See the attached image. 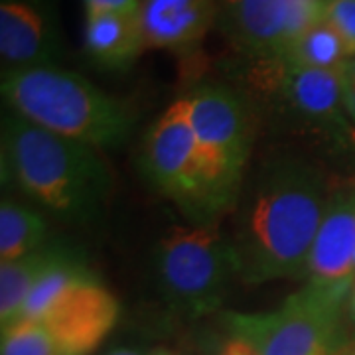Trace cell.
I'll return each mask as SVG.
<instances>
[{"mask_svg": "<svg viewBox=\"0 0 355 355\" xmlns=\"http://www.w3.org/2000/svg\"><path fill=\"white\" fill-rule=\"evenodd\" d=\"M231 247L245 284L306 279L330 190L316 166L296 156L268 160L241 190Z\"/></svg>", "mask_w": 355, "mask_h": 355, "instance_id": "cell-1", "label": "cell"}, {"mask_svg": "<svg viewBox=\"0 0 355 355\" xmlns=\"http://www.w3.org/2000/svg\"><path fill=\"white\" fill-rule=\"evenodd\" d=\"M2 182L67 223L99 219L111 196V172L99 150L64 139L20 114L2 116Z\"/></svg>", "mask_w": 355, "mask_h": 355, "instance_id": "cell-2", "label": "cell"}, {"mask_svg": "<svg viewBox=\"0 0 355 355\" xmlns=\"http://www.w3.org/2000/svg\"><path fill=\"white\" fill-rule=\"evenodd\" d=\"M2 97L26 121L95 150L123 146L137 121L127 103L60 65L4 71Z\"/></svg>", "mask_w": 355, "mask_h": 355, "instance_id": "cell-3", "label": "cell"}, {"mask_svg": "<svg viewBox=\"0 0 355 355\" xmlns=\"http://www.w3.org/2000/svg\"><path fill=\"white\" fill-rule=\"evenodd\" d=\"M154 261L168 302L188 316L216 312L237 279L231 239L219 221L170 227L158 241Z\"/></svg>", "mask_w": 355, "mask_h": 355, "instance_id": "cell-4", "label": "cell"}, {"mask_svg": "<svg viewBox=\"0 0 355 355\" xmlns=\"http://www.w3.org/2000/svg\"><path fill=\"white\" fill-rule=\"evenodd\" d=\"M186 101L207 182L223 216L241 196L245 166L253 150V113L227 85H200L186 95Z\"/></svg>", "mask_w": 355, "mask_h": 355, "instance_id": "cell-5", "label": "cell"}, {"mask_svg": "<svg viewBox=\"0 0 355 355\" xmlns=\"http://www.w3.org/2000/svg\"><path fill=\"white\" fill-rule=\"evenodd\" d=\"M343 296L306 282L270 312H225L229 334L249 342L261 355H331L340 345Z\"/></svg>", "mask_w": 355, "mask_h": 355, "instance_id": "cell-6", "label": "cell"}, {"mask_svg": "<svg viewBox=\"0 0 355 355\" xmlns=\"http://www.w3.org/2000/svg\"><path fill=\"white\" fill-rule=\"evenodd\" d=\"M142 170L156 190L176 203L191 223L219 221L188 101L180 97L156 119L142 142Z\"/></svg>", "mask_w": 355, "mask_h": 355, "instance_id": "cell-7", "label": "cell"}, {"mask_svg": "<svg viewBox=\"0 0 355 355\" xmlns=\"http://www.w3.org/2000/svg\"><path fill=\"white\" fill-rule=\"evenodd\" d=\"M119 314L116 296L85 268L34 322L48 330L60 355H91L114 330Z\"/></svg>", "mask_w": 355, "mask_h": 355, "instance_id": "cell-8", "label": "cell"}, {"mask_svg": "<svg viewBox=\"0 0 355 355\" xmlns=\"http://www.w3.org/2000/svg\"><path fill=\"white\" fill-rule=\"evenodd\" d=\"M347 67V65H345ZM343 69L300 67L286 58H259L251 69V83L300 119L318 125H343Z\"/></svg>", "mask_w": 355, "mask_h": 355, "instance_id": "cell-9", "label": "cell"}, {"mask_svg": "<svg viewBox=\"0 0 355 355\" xmlns=\"http://www.w3.org/2000/svg\"><path fill=\"white\" fill-rule=\"evenodd\" d=\"M355 180L331 188L312 245L306 280L347 298L355 282Z\"/></svg>", "mask_w": 355, "mask_h": 355, "instance_id": "cell-10", "label": "cell"}, {"mask_svg": "<svg viewBox=\"0 0 355 355\" xmlns=\"http://www.w3.org/2000/svg\"><path fill=\"white\" fill-rule=\"evenodd\" d=\"M62 50L55 0H0V58L4 71L55 65Z\"/></svg>", "mask_w": 355, "mask_h": 355, "instance_id": "cell-11", "label": "cell"}, {"mask_svg": "<svg viewBox=\"0 0 355 355\" xmlns=\"http://www.w3.org/2000/svg\"><path fill=\"white\" fill-rule=\"evenodd\" d=\"M139 18L146 48L184 53L217 22V0H140Z\"/></svg>", "mask_w": 355, "mask_h": 355, "instance_id": "cell-12", "label": "cell"}, {"mask_svg": "<svg viewBox=\"0 0 355 355\" xmlns=\"http://www.w3.org/2000/svg\"><path fill=\"white\" fill-rule=\"evenodd\" d=\"M217 22L239 50L253 58H277L284 51V0H217Z\"/></svg>", "mask_w": 355, "mask_h": 355, "instance_id": "cell-13", "label": "cell"}, {"mask_svg": "<svg viewBox=\"0 0 355 355\" xmlns=\"http://www.w3.org/2000/svg\"><path fill=\"white\" fill-rule=\"evenodd\" d=\"M83 48L101 67H130L146 48L139 14L85 12Z\"/></svg>", "mask_w": 355, "mask_h": 355, "instance_id": "cell-14", "label": "cell"}, {"mask_svg": "<svg viewBox=\"0 0 355 355\" xmlns=\"http://www.w3.org/2000/svg\"><path fill=\"white\" fill-rule=\"evenodd\" d=\"M62 243L50 241L38 251L12 263H0V326L10 328L22 320L24 306L44 270L62 251Z\"/></svg>", "mask_w": 355, "mask_h": 355, "instance_id": "cell-15", "label": "cell"}, {"mask_svg": "<svg viewBox=\"0 0 355 355\" xmlns=\"http://www.w3.org/2000/svg\"><path fill=\"white\" fill-rule=\"evenodd\" d=\"M46 216L14 200L0 203V263H12L50 243Z\"/></svg>", "mask_w": 355, "mask_h": 355, "instance_id": "cell-16", "label": "cell"}, {"mask_svg": "<svg viewBox=\"0 0 355 355\" xmlns=\"http://www.w3.org/2000/svg\"><path fill=\"white\" fill-rule=\"evenodd\" d=\"M282 58L294 65L312 69H343L347 65L342 38L326 20L294 40Z\"/></svg>", "mask_w": 355, "mask_h": 355, "instance_id": "cell-17", "label": "cell"}, {"mask_svg": "<svg viewBox=\"0 0 355 355\" xmlns=\"http://www.w3.org/2000/svg\"><path fill=\"white\" fill-rule=\"evenodd\" d=\"M0 355H60V352L40 322L22 318L2 330Z\"/></svg>", "mask_w": 355, "mask_h": 355, "instance_id": "cell-18", "label": "cell"}, {"mask_svg": "<svg viewBox=\"0 0 355 355\" xmlns=\"http://www.w3.org/2000/svg\"><path fill=\"white\" fill-rule=\"evenodd\" d=\"M284 2H286V34H284V51H286L294 40L300 38L310 28L324 22L326 0H284Z\"/></svg>", "mask_w": 355, "mask_h": 355, "instance_id": "cell-19", "label": "cell"}, {"mask_svg": "<svg viewBox=\"0 0 355 355\" xmlns=\"http://www.w3.org/2000/svg\"><path fill=\"white\" fill-rule=\"evenodd\" d=\"M324 20L342 38L347 58H355V0H326Z\"/></svg>", "mask_w": 355, "mask_h": 355, "instance_id": "cell-20", "label": "cell"}, {"mask_svg": "<svg viewBox=\"0 0 355 355\" xmlns=\"http://www.w3.org/2000/svg\"><path fill=\"white\" fill-rule=\"evenodd\" d=\"M85 12L139 14L140 0H83Z\"/></svg>", "mask_w": 355, "mask_h": 355, "instance_id": "cell-21", "label": "cell"}, {"mask_svg": "<svg viewBox=\"0 0 355 355\" xmlns=\"http://www.w3.org/2000/svg\"><path fill=\"white\" fill-rule=\"evenodd\" d=\"M229 334V331H227ZM214 355H261L249 342H245L243 338L229 334L223 340L216 343Z\"/></svg>", "mask_w": 355, "mask_h": 355, "instance_id": "cell-22", "label": "cell"}, {"mask_svg": "<svg viewBox=\"0 0 355 355\" xmlns=\"http://www.w3.org/2000/svg\"><path fill=\"white\" fill-rule=\"evenodd\" d=\"M343 111L352 116L355 123V77L345 71L343 77Z\"/></svg>", "mask_w": 355, "mask_h": 355, "instance_id": "cell-23", "label": "cell"}, {"mask_svg": "<svg viewBox=\"0 0 355 355\" xmlns=\"http://www.w3.org/2000/svg\"><path fill=\"white\" fill-rule=\"evenodd\" d=\"M105 355H144V352H140L139 347H132V345H121V347H113Z\"/></svg>", "mask_w": 355, "mask_h": 355, "instance_id": "cell-24", "label": "cell"}, {"mask_svg": "<svg viewBox=\"0 0 355 355\" xmlns=\"http://www.w3.org/2000/svg\"><path fill=\"white\" fill-rule=\"evenodd\" d=\"M331 355H355V340L340 343V345L334 349V354Z\"/></svg>", "mask_w": 355, "mask_h": 355, "instance_id": "cell-25", "label": "cell"}, {"mask_svg": "<svg viewBox=\"0 0 355 355\" xmlns=\"http://www.w3.org/2000/svg\"><path fill=\"white\" fill-rule=\"evenodd\" d=\"M349 308H352V316L355 320V282H354V288H352V300H349Z\"/></svg>", "mask_w": 355, "mask_h": 355, "instance_id": "cell-26", "label": "cell"}, {"mask_svg": "<svg viewBox=\"0 0 355 355\" xmlns=\"http://www.w3.org/2000/svg\"><path fill=\"white\" fill-rule=\"evenodd\" d=\"M345 71H347L349 76L355 77V60H352V62H347V67H345Z\"/></svg>", "mask_w": 355, "mask_h": 355, "instance_id": "cell-27", "label": "cell"}, {"mask_svg": "<svg viewBox=\"0 0 355 355\" xmlns=\"http://www.w3.org/2000/svg\"><path fill=\"white\" fill-rule=\"evenodd\" d=\"M150 355H174L172 352H168V349H156V352H153Z\"/></svg>", "mask_w": 355, "mask_h": 355, "instance_id": "cell-28", "label": "cell"}, {"mask_svg": "<svg viewBox=\"0 0 355 355\" xmlns=\"http://www.w3.org/2000/svg\"><path fill=\"white\" fill-rule=\"evenodd\" d=\"M354 268H355V263H354Z\"/></svg>", "mask_w": 355, "mask_h": 355, "instance_id": "cell-29", "label": "cell"}]
</instances>
